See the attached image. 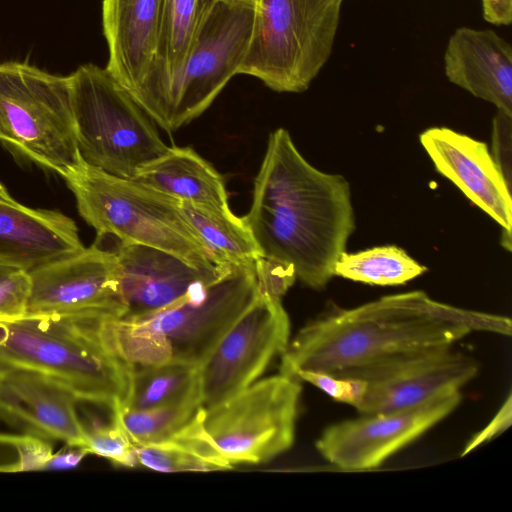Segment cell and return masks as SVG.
I'll use <instances>...</instances> for the list:
<instances>
[{
	"label": "cell",
	"instance_id": "obj_39",
	"mask_svg": "<svg viewBox=\"0 0 512 512\" xmlns=\"http://www.w3.org/2000/svg\"><path fill=\"white\" fill-rule=\"evenodd\" d=\"M0 200H4V201H8V202H13L15 201L11 195L9 194V192L7 191V189L5 188L4 185H2V183L0 182Z\"/></svg>",
	"mask_w": 512,
	"mask_h": 512
},
{
	"label": "cell",
	"instance_id": "obj_34",
	"mask_svg": "<svg viewBox=\"0 0 512 512\" xmlns=\"http://www.w3.org/2000/svg\"><path fill=\"white\" fill-rule=\"evenodd\" d=\"M512 421V396L508 394L505 402L500 407L496 415L491 419L481 431L476 433L466 444L461 456L468 454L476 449L479 445L490 441L499 433L505 431Z\"/></svg>",
	"mask_w": 512,
	"mask_h": 512
},
{
	"label": "cell",
	"instance_id": "obj_6",
	"mask_svg": "<svg viewBox=\"0 0 512 512\" xmlns=\"http://www.w3.org/2000/svg\"><path fill=\"white\" fill-rule=\"evenodd\" d=\"M343 0H255L251 42L238 74L276 92L306 91L328 61Z\"/></svg>",
	"mask_w": 512,
	"mask_h": 512
},
{
	"label": "cell",
	"instance_id": "obj_38",
	"mask_svg": "<svg viewBox=\"0 0 512 512\" xmlns=\"http://www.w3.org/2000/svg\"><path fill=\"white\" fill-rule=\"evenodd\" d=\"M4 444V443H0ZM9 445V444H7ZM0 471L2 472H16V464L9 461L0 459Z\"/></svg>",
	"mask_w": 512,
	"mask_h": 512
},
{
	"label": "cell",
	"instance_id": "obj_33",
	"mask_svg": "<svg viewBox=\"0 0 512 512\" xmlns=\"http://www.w3.org/2000/svg\"><path fill=\"white\" fill-rule=\"evenodd\" d=\"M511 116L497 112L493 120V158L506 181L511 185Z\"/></svg>",
	"mask_w": 512,
	"mask_h": 512
},
{
	"label": "cell",
	"instance_id": "obj_5",
	"mask_svg": "<svg viewBox=\"0 0 512 512\" xmlns=\"http://www.w3.org/2000/svg\"><path fill=\"white\" fill-rule=\"evenodd\" d=\"M78 212L97 236L151 246L205 271L218 268L184 215L181 201L135 179L81 161L65 178Z\"/></svg>",
	"mask_w": 512,
	"mask_h": 512
},
{
	"label": "cell",
	"instance_id": "obj_23",
	"mask_svg": "<svg viewBox=\"0 0 512 512\" xmlns=\"http://www.w3.org/2000/svg\"><path fill=\"white\" fill-rule=\"evenodd\" d=\"M204 413L162 442L137 446L138 464L168 473L231 469L204 427Z\"/></svg>",
	"mask_w": 512,
	"mask_h": 512
},
{
	"label": "cell",
	"instance_id": "obj_16",
	"mask_svg": "<svg viewBox=\"0 0 512 512\" xmlns=\"http://www.w3.org/2000/svg\"><path fill=\"white\" fill-rule=\"evenodd\" d=\"M79 402L70 390L46 376L0 368V417L23 434L85 447Z\"/></svg>",
	"mask_w": 512,
	"mask_h": 512
},
{
	"label": "cell",
	"instance_id": "obj_26",
	"mask_svg": "<svg viewBox=\"0 0 512 512\" xmlns=\"http://www.w3.org/2000/svg\"><path fill=\"white\" fill-rule=\"evenodd\" d=\"M426 271L427 268L404 249L386 245L356 253L343 252L335 264L334 276L370 285L395 286Z\"/></svg>",
	"mask_w": 512,
	"mask_h": 512
},
{
	"label": "cell",
	"instance_id": "obj_21",
	"mask_svg": "<svg viewBox=\"0 0 512 512\" xmlns=\"http://www.w3.org/2000/svg\"><path fill=\"white\" fill-rule=\"evenodd\" d=\"M84 248L70 217L0 200V265L29 272Z\"/></svg>",
	"mask_w": 512,
	"mask_h": 512
},
{
	"label": "cell",
	"instance_id": "obj_13",
	"mask_svg": "<svg viewBox=\"0 0 512 512\" xmlns=\"http://www.w3.org/2000/svg\"><path fill=\"white\" fill-rule=\"evenodd\" d=\"M25 314L121 318L120 267L114 250L96 239L88 248L29 271Z\"/></svg>",
	"mask_w": 512,
	"mask_h": 512
},
{
	"label": "cell",
	"instance_id": "obj_7",
	"mask_svg": "<svg viewBox=\"0 0 512 512\" xmlns=\"http://www.w3.org/2000/svg\"><path fill=\"white\" fill-rule=\"evenodd\" d=\"M72 105L81 158L109 174L134 178L168 145L156 123L106 68L80 66L72 75Z\"/></svg>",
	"mask_w": 512,
	"mask_h": 512
},
{
	"label": "cell",
	"instance_id": "obj_37",
	"mask_svg": "<svg viewBox=\"0 0 512 512\" xmlns=\"http://www.w3.org/2000/svg\"><path fill=\"white\" fill-rule=\"evenodd\" d=\"M21 435L0 433V443L9 444L15 446V444L21 439Z\"/></svg>",
	"mask_w": 512,
	"mask_h": 512
},
{
	"label": "cell",
	"instance_id": "obj_3",
	"mask_svg": "<svg viewBox=\"0 0 512 512\" xmlns=\"http://www.w3.org/2000/svg\"><path fill=\"white\" fill-rule=\"evenodd\" d=\"M259 295L254 266H228L171 305L142 317L104 319L100 331L130 365H200Z\"/></svg>",
	"mask_w": 512,
	"mask_h": 512
},
{
	"label": "cell",
	"instance_id": "obj_1",
	"mask_svg": "<svg viewBox=\"0 0 512 512\" xmlns=\"http://www.w3.org/2000/svg\"><path fill=\"white\" fill-rule=\"evenodd\" d=\"M243 219L262 257L291 265L315 290L334 276L356 227L348 181L312 166L284 128L269 135Z\"/></svg>",
	"mask_w": 512,
	"mask_h": 512
},
{
	"label": "cell",
	"instance_id": "obj_11",
	"mask_svg": "<svg viewBox=\"0 0 512 512\" xmlns=\"http://www.w3.org/2000/svg\"><path fill=\"white\" fill-rule=\"evenodd\" d=\"M290 340V320L282 299L261 294L233 323L199 365L205 408L240 392L264 373Z\"/></svg>",
	"mask_w": 512,
	"mask_h": 512
},
{
	"label": "cell",
	"instance_id": "obj_25",
	"mask_svg": "<svg viewBox=\"0 0 512 512\" xmlns=\"http://www.w3.org/2000/svg\"><path fill=\"white\" fill-rule=\"evenodd\" d=\"M200 396L199 365L167 362L131 365L127 396L121 407L148 410Z\"/></svg>",
	"mask_w": 512,
	"mask_h": 512
},
{
	"label": "cell",
	"instance_id": "obj_15",
	"mask_svg": "<svg viewBox=\"0 0 512 512\" xmlns=\"http://www.w3.org/2000/svg\"><path fill=\"white\" fill-rule=\"evenodd\" d=\"M419 140L436 170L501 226V244L511 251V185L486 143L446 127L426 129Z\"/></svg>",
	"mask_w": 512,
	"mask_h": 512
},
{
	"label": "cell",
	"instance_id": "obj_30",
	"mask_svg": "<svg viewBox=\"0 0 512 512\" xmlns=\"http://www.w3.org/2000/svg\"><path fill=\"white\" fill-rule=\"evenodd\" d=\"M295 378L306 381L334 400L353 407L361 400L365 391V382L361 379L336 377L325 372L298 371Z\"/></svg>",
	"mask_w": 512,
	"mask_h": 512
},
{
	"label": "cell",
	"instance_id": "obj_2",
	"mask_svg": "<svg viewBox=\"0 0 512 512\" xmlns=\"http://www.w3.org/2000/svg\"><path fill=\"white\" fill-rule=\"evenodd\" d=\"M479 331L510 336L511 320L446 304L424 291L386 295L308 322L281 354L279 373L336 376L400 355L451 347Z\"/></svg>",
	"mask_w": 512,
	"mask_h": 512
},
{
	"label": "cell",
	"instance_id": "obj_40",
	"mask_svg": "<svg viewBox=\"0 0 512 512\" xmlns=\"http://www.w3.org/2000/svg\"><path fill=\"white\" fill-rule=\"evenodd\" d=\"M9 268L8 266L0 265V273L5 269Z\"/></svg>",
	"mask_w": 512,
	"mask_h": 512
},
{
	"label": "cell",
	"instance_id": "obj_36",
	"mask_svg": "<svg viewBox=\"0 0 512 512\" xmlns=\"http://www.w3.org/2000/svg\"><path fill=\"white\" fill-rule=\"evenodd\" d=\"M87 454H89V452L85 447L66 444L65 448L53 453L45 469L74 468Z\"/></svg>",
	"mask_w": 512,
	"mask_h": 512
},
{
	"label": "cell",
	"instance_id": "obj_8",
	"mask_svg": "<svg viewBox=\"0 0 512 512\" xmlns=\"http://www.w3.org/2000/svg\"><path fill=\"white\" fill-rule=\"evenodd\" d=\"M0 141L64 179L82 161L70 76L24 62L0 63Z\"/></svg>",
	"mask_w": 512,
	"mask_h": 512
},
{
	"label": "cell",
	"instance_id": "obj_12",
	"mask_svg": "<svg viewBox=\"0 0 512 512\" xmlns=\"http://www.w3.org/2000/svg\"><path fill=\"white\" fill-rule=\"evenodd\" d=\"M461 401V391L452 390L407 409L361 414L326 427L315 446L339 469H375L445 419Z\"/></svg>",
	"mask_w": 512,
	"mask_h": 512
},
{
	"label": "cell",
	"instance_id": "obj_9",
	"mask_svg": "<svg viewBox=\"0 0 512 512\" xmlns=\"http://www.w3.org/2000/svg\"><path fill=\"white\" fill-rule=\"evenodd\" d=\"M301 381L279 373L205 408L204 427L230 464H259L294 443Z\"/></svg>",
	"mask_w": 512,
	"mask_h": 512
},
{
	"label": "cell",
	"instance_id": "obj_29",
	"mask_svg": "<svg viewBox=\"0 0 512 512\" xmlns=\"http://www.w3.org/2000/svg\"><path fill=\"white\" fill-rule=\"evenodd\" d=\"M29 272L9 267L0 273V317L10 318L26 313L30 295Z\"/></svg>",
	"mask_w": 512,
	"mask_h": 512
},
{
	"label": "cell",
	"instance_id": "obj_35",
	"mask_svg": "<svg viewBox=\"0 0 512 512\" xmlns=\"http://www.w3.org/2000/svg\"><path fill=\"white\" fill-rule=\"evenodd\" d=\"M483 18L486 22L508 26L512 22V0H481Z\"/></svg>",
	"mask_w": 512,
	"mask_h": 512
},
{
	"label": "cell",
	"instance_id": "obj_31",
	"mask_svg": "<svg viewBox=\"0 0 512 512\" xmlns=\"http://www.w3.org/2000/svg\"><path fill=\"white\" fill-rule=\"evenodd\" d=\"M254 270L261 294L282 299L296 281V274L289 264L260 257L255 261Z\"/></svg>",
	"mask_w": 512,
	"mask_h": 512
},
{
	"label": "cell",
	"instance_id": "obj_28",
	"mask_svg": "<svg viewBox=\"0 0 512 512\" xmlns=\"http://www.w3.org/2000/svg\"><path fill=\"white\" fill-rule=\"evenodd\" d=\"M85 448L89 454H95L123 467H135L137 446L133 443L115 413L107 423L85 425Z\"/></svg>",
	"mask_w": 512,
	"mask_h": 512
},
{
	"label": "cell",
	"instance_id": "obj_10",
	"mask_svg": "<svg viewBox=\"0 0 512 512\" xmlns=\"http://www.w3.org/2000/svg\"><path fill=\"white\" fill-rule=\"evenodd\" d=\"M255 0H216L176 86L165 131L199 117L238 74L252 38Z\"/></svg>",
	"mask_w": 512,
	"mask_h": 512
},
{
	"label": "cell",
	"instance_id": "obj_20",
	"mask_svg": "<svg viewBox=\"0 0 512 512\" xmlns=\"http://www.w3.org/2000/svg\"><path fill=\"white\" fill-rule=\"evenodd\" d=\"M165 0H103V33L109 59L105 67L134 95L155 57Z\"/></svg>",
	"mask_w": 512,
	"mask_h": 512
},
{
	"label": "cell",
	"instance_id": "obj_14",
	"mask_svg": "<svg viewBox=\"0 0 512 512\" xmlns=\"http://www.w3.org/2000/svg\"><path fill=\"white\" fill-rule=\"evenodd\" d=\"M478 371L474 358L443 347L400 355L336 377L363 380L365 391L354 408L360 414H377L407 409L446 391L461 390Z\"/></svg>",
	"mask_w": 512,
	"mask_h": 512
},
{
	"label": "cell",
	"instance_id": "obj_18",
	"mask_svg": "<svg viewBox=\"0 0 512 512\" xmlns=\"http://www.w3.org/2000/svg\"><path fill=\"white\" fill-rule=\"evenodd\" d=\"M216 0H165L152 68L132 95L166 129L171 101L201 26Z\"/></svg>",
	"mask_w": 512,
	"mask_h": 512
},
{
	"label": "cell",
	"instance_id": "obj_4",
	"mask_svg": "<svg viewBox=\"0 0 512 512\" xmlns=\"http://www.w3.org/2000/svg\"><path fill=\"white\" fill-rule=\"evenodd\" d=\"M102 320L75 315L0 317V368L39 373L66 387L80 402L113 410L127 396L131 365L103 339Z\"/></svg>",
	"mask_w": 512,
	"mask_h": 512
},
{
	"label": "cell",
	"instance_id": "obj_27",
	"mask_svg": "<svg viewBox=\"0 0 512 512\" xmlns=\"http://www.w3.org/2000/svg\"><path fill=\"white\" fill-rule=\"evenodd\" d=\"M201 397L148 410L113 409L121 425L136 446L162 442L203 413Z\"/></svg>",
	"mask_w": 512,
	"mask_h": 512
},
{
	"label": "cell",
	"instance_id": "obj_32",
	"mask_svg": "<svg viewBox=\"0 0 512 512\" xmlns=\"http://www.w3.org/2000/svg\"><path fill=\"white\" fill-rule=\"evenodd\" d=\"M17 452L16 472L45 469L53 455L50 440L30 434H22L15 444Z\"/></svg>",
	"mask_w": 512,
	"mask_h": 512
},
{
	"label": "cell",
	"instance_id": "obj_17",
	"mask_svg": "<svg viewBox=\"0 0 512 512\" xmlns=\"http://www.w3.org/2000/svg\"><path fill=\"white\" fill-rule=\"evenodd\" d=\"M114 251L125 307L121 318H137L159 311L210 283L224 269L201 270L161 249L119 240Z\"/></svg>",
	"mask_w": 512,
	"mask_h": 512
},
{
	"label": "cell",
	"instance_id": "obj_24",
	"mask_svg": "<svg viewBox=\"0 0 512 512\" xmlns=\"http://www.w3.org/2000/svg\"><path fill=\"white\" fill-rule=\"evenodd\" d=\"M181 209L202 242L213 263L228 266H254L260 249L243 217L181 202Z\"/></svg>",
	"mask_w": 512,
	"mask_h": 512
},
{
	"label": "cell",
	"instance_id": "obj_19",
	"mask_svg": "<svg viewBox=\"0 0 512 512\" xmlns=\"http://www.w3.org/2000/svg\"><path fill=\"white\" fill-rule=\"evenodd\" d=\"M447 79L512 117V47L491 29L459 27L444 54Z\"/></svg>",
	"mask_w": 512,
	"mask_h": 512
},
{
	"label": "cell",
	"instance_id": "obj_22",
	"mask_svg": "<svg viewBox=\"0 0 512 512\" xmlns=\"http://www.w3.org/2000/svg\"><path fill=\"white\" fill-rule=\"evenodd\" d=\"M134 178L181 202L232 212L223 176L190 147L169 146Z\"/></svg>",
	"mask_w": 512,
	"mask_h": 512
}]
</instances>
